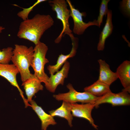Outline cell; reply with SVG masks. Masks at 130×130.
Masks as SVG:
<instances>
[{"label":"cell","instance_id":"obj_2","mask_svg":"<svg viewBox=\"0 0 130 130\" xmlns=\"http://www.w3.org/2000/svg\"><path fill=\"white\" fill-rule=\"evenodd\" d=\"M34 48L24 45L15 44L13 51L11 60L18 70L23 82L30 78L32 74L29 67L33 58Z\"/></svg>","mask_w":130,"mask_h":130},{"label":"cell","instance_id":"obj_4","mask_svg":"<svg viewBox=\"0 0 130 130\" xmlns=\"http://www.w3.org/2000/svg\"><path fill=\"white\" fill-rule=\"evenodd\" d=\"M48 3L52 10L56 12L57 18L61 21L63 25L61 33L55 40V43H58L61 40L64 33L68 35L72 33L69 22L70 17V10L68 9V4L65 0H49Z\"/></svg>","mask_w":130,"mask_h":130},{"label":"cell","instance_id":"obj_10","mask_svg":"<svg viewBox=\"0 0 130 130\" xmlns=\"http://www.w3.org/2000/svg\"><path fill=\"white\" fill-rule=\"evenodd\" d=\"M70 67V63L67 61L60 71L55 75H50L47 83L45 84L46 89L51 92L54 93L58 85H63L65 79L67 77Z\"/></svg>","mask_w":130,"mask_h":130},{"label":"cell","instance_id":"obj_5","mask_svg":"<svg viewBox=\"0 0 130 130\" xmlns=\"http://www.w3.org/2000/svg\"><path fill=\"white\" fill-rule=\"evenodd\" d=\"M69 89L68 92L54 94L53 97L58 101H63L70 103L79 102L82 104L90 103L94 104L99 97L93 96L90 93L84 91L80 92L77 91L70 83L66 86Z\"/></svg>","mask_w":130,"mask_h":130},{"label":"cell","instance_id":"obj_15","mask_svg":"<svg viewBox=\"0 0 130 130\" xmlns=\"http://www.w3.org/2000/svg\"><path fill=\"white\" fill-rule=\"evenodd\" d=\"M30 103L31 107L41 121L42 130H46L47 128L49 125H54L57 124L53 117L50 114L46 113L41 107L37 104L34 100H32Z\"/></svg>","mask_w":130,"mask_h":130},{"label":"cell","instance_id":"obj_21","mask_svg":"<svg viewBox=\"0 0 130 130\" xmlns=\"http://www.w3.org/2000/svg\"><path fill=\"white\" fill-rule=\"evenodd\" d=\"M46 0H38L33 5L29 7L26 8H22L23 10L17 13V16L22 19L23 20L28 19V16L29 13L35 6L40 3Z\"/></svg>","mask_w":130,"mask_h":130},{"label":"cell","instance_id":"obj_1","mask_svg":"<svg viewBox=\"0 0 130 130\" xmlns=\"http://www.w3.org/2000/svg\"><path fill=\"white\" fill-rule=\"evenodd\" d=\"M54 21L49 14H36L32 18L23 20L20 23L17 37L27 40L35 45L40 41L45 32L54 24Z\"/></svg>","mask_w":130,"mask_h":130},{"label":"cell","instance_id":"obj_6","mask_svg":"<svg viewBox=\"0 0 130 130\" xmlns=\"http://www.w3.org/2000/svg\"><path fill=\"white\" fill-rule=\"evenodd\" d=\"M66 1L70 8V17L72 18L74 22L73 29L74 33L81 35L83 34L85 30L90 26L95 25L98 27V23L96 20L87 23L84 22L83 17L85 16L86 13L81 12L78 9H76L70 0H66Z\"/></svg>","mask_w":130,"mask_h":130},{"label":"cell","instance_id":"obj_13","mask_svg":"<svg viewBox=\"0 0 130 130\" xmlns=\"http://www.w3.org/2000/svg\"><path fill=\"white\" fill-rule=\"evenodd\" d=\"M116 72L124 88L122 90L130 93V61L127 60L124 61L118 67Z\"/></svg>","mask_w":130,"mask_h":130},{"label":"cell","instance_id":"obj_12","mask_svg":"<svg viewBox=\"0 0 130 130\" xmlns=\"http://www.w3.org/2000/svg\"><path fill=\"white\" fill-rule=\"evenodd\" d=\"M41 83L34 74H32L30 78L23 82L22 85L25 90L28 103L32 100V97L36 93L43 90L44 87Z\"/></svg>","mask_w":130,"mask_h":130},{"label":"cell","instance_id":"obj_20","mask_svg":"<svg viewBox=\"0 0 130 130\" xmlns=\"http://www.w3.org/2000/svg\"><path fill=\"white\" fill-rule=\"evenodd\" d=\"M110 0H102L101 1L99 8V13L97 21L100 27L102 23L103 17L104 15H107L109 9L108 8V4Z\"/></svg>","mask_w":130,"mask_h":130},{"label":"cell","instance_id":"obj_3","mask_svg":"<svg viewBox=\"0 0 130 130\" xmlns=\"http://www.w3.org/2000/svg\"><path fill=\"white\" fill-rule=\"evenodd\" d=\"M48 49V46L40 41L35 45L31 65L34 71V74L41 82H43L45 84L47 83L49 78L45 73L44 70L45 65L49 62L46 57Z\"/></svg>","mask_w":130,"mask_h":130},{"label":"cell","instance_id":"obj_22","mask_svg":"<svg viewBox=\"0 0 130 130\" xmlns=\"http://www.w3.org/2000/svg\"><path fill=\"white\" fill-rule=\"evenodd\" d=\"M121 8L128 17L130 16V0H123L120 3Z\"/></svg>","mask_w":130,"mask_h":130},{"label":"cell","instance_id":"obj_18","mask_svg":"<svg viewBox=\"0 0 130 130\" xmlns=\"http://www.w3.org/2000/svg\"><path fill=\"white\" fill-rule=\"evenodd\" d=\"M110 86L98 80L91 85L85 87L84 90L94 96L100 97L111 91Z\"/></svg>","mask_w":130,"mask_h":130},{"label":"cell","instance_id":"obj_9","mask_svg":"<svg viewBox=\"0 0 130 130\" xmlns=\"http://www.w3.org/2000/svg\"><path fill=\"white\" fill-rule=\"evenodd\" d=\"M19 71L13 64H0V76L6 79L12 85L16 87L19 90L25 105L28 103L23 95V92L20 87L16 79L17 74Z\"/></svg>","mask_w":130,"mask_h":130},{"label":"cell","instance_id":"obj_8","mask_svg":"<svg viewBox=\"0 0 130 130\" xmlns=\"http://www.w3.org/2000/svg\"><path fill=\"white\" fill-rule=\"evenodd\" d=\"M70 106L73 117L85 119L95 128L98 129V126L95 124L91 115L92 111L95 107L94 104L88 103L79 104L76 103H70Z\"/></svg>","mask_w":130,"mask_h":130},{"label":"cell","instance_id":"obj_19","mask_svg":"<svg viewBox=\"0 0 130 130\" xmlns=\"http://www.w3.org/2000/svg\"><path fill=\"white\" fill-rule=\"evenodd\" d=\"M13 48L9 47L0 50V64H8L11 60Z\"/></svg>","mask_w":130,"mask_h":130},{"label":"cell","instance_id":"obj_14","mask_svg":"<svg viewBox=\"0 0 130 130\" xmlns=\"http://www.w3.org/2000/svg\"><path fill=\"white\" fill-rule=\"evenodd\" d=\"M98 61L99 65L98 80L110 85L118 78L116 72L110 70L109 65L104 60L100 59Z\"/></svg>","mask_w":130,"mask_h":130},{"label":"cell","instance_id":"obj_23","mask_svg":"<svg viewBox=\"0 0 130 130\" xmlns=\"http://www.w3.org/2000/svg\"><path fill=\"white\" fill-rule=\"evenodd\" d=\"M5 28L3 26H0V34L2 32V31L5 29Z\"/></svg>","mask_w":130,"mask_h":130},{"label":"cell","instance_id":"obj_7","mask_svg":"<svg viewBox=\"0 0 130 130\" xmlns=\"http://www.w3.org/2000/svg\"><path fill=\"white\" fill-rule=\"evenodd\" d=\"M129 93L123 90L117 93L111 91L108 92L98 97L94 104L95 107L98 108L100 104L105 103H109L113 106L130 105V96Z\"/></svg>","mask_w":130,"mask_h":130},{"label":"cell","instance_id":"obj_11","mask_svg":"<svg viewBox=\"0 0 130 130\" xmlns=\"http://www.w3.org/2000/svg\"><path fill=\"white\" fill-rule=\"evenodd\" d=\"M69 37L72 41V47L71 50L68 54L64 55L61 54L59 55L55 65H49L47 67V69L50 75L53 74L55 72L58 71L63 64L67 61L68 58L73 57L76 55L78 46V39L74 37L73 34Z\"/></svg>","mask_w":130,"mask_h":130},{"label":"cell","instance_id":"obj_17","mask_svg":"<svg viewBox=\"0 0 130 130\" xmlns=\"http://www.w3.org/2000/svg\"><path fill=\"white\" fill-rule=\"evenodd\" d=\"M50 114L53 117L58 116L64 118L68 121L70 127L72 125V122L73 116L71 113L70 103L63 101L61 105L55 110H52L49 111Z\"/></svg>","mask_w":130,"mask_h":130},{"label":"cell","instance_id":"obj_16","mask_svg":"<svg viewBox=\"0 0 130 130\" xmlns=\"http://www.w3.org/2000/svg\"><path fill=\"white\" fill-rule=\"evenodd\" d=\"M107 19L105 26L100 35L97 46L98 50L103 51L104 49L105 40L112 33L113 26L112 22V11L109 10L107 14Z\"/></svg>","mask_w":130,"mask_h":130}]
</instances>
